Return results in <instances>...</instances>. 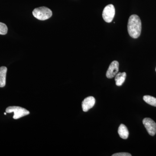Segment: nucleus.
Masks as SVG:
<instances>
[{
	"instance_id": "f03ea898",
	"label": "nucleus",
	"mask_w": 156,
	"mask_h": 156,
	"mask_svg": "<svg viewBox=\"0 0 156 156\" xmlns=\"http://www.w3.org/2000/svg\"><path fill=\"white\" fill-rule=\"evenodd\" d=\"M52 11L47 7H41L36 8L33 11L34 17L41 20L48 19L52 16Z\"/></svg>"
},
{
	"instance_id": "4468645a",
	"label": "nucleus",
	"mask_w": 156,
	"mask_h": 156,
	"mask_svg": "<svg viewBox=\"0 0 156 156\" xmlns=\"http://www.w3.org/2000/svg\"><path fill=\"white\" fill-rule=\"evenodd\" d=\"M4 114H5V115H7V112H5V113H4Z\"/></svg>"
},
{
	"instance_id": "6e6552de",
	"label": "nucleus",
	"mask_w": 156,
	"mask_h": 156,
	"mask_svg": "<svg viewBox=\"0 0 156 156\" xmlns=\"http://www.w3.org/2000/svg\"><path fill=\"white\" fill-rule=\"evenodd\" d=\"M118 133L120 137L123 139H127L129 136V131L128 128L123 124H121L119 127Z\"/></svg>"
},
{
	"instance_id": "0eeeda50",
	"label": "nucleus",
	"mask_w": 156,
	"mask_h": 156,
	"mask_svg": "<svg viewBox=\"0 0 156 156\" xmlns=\"http://www.w3.org/2000/svg\"><path fill=\"white\" fill-rule=\"evenodd\" d=\"M95 99L92 96L86 98L82 102V108L84 112H87L95 105Z\"/></svg>"
},
{
	"instance_id": "7ed1b4c3",
	"label": "nucleus",
	"mask_w": 156,
	"mask_h": 156,
	"mask_svg": "<svg viewBox=\"0 0 156 156\" xmlns=\"http://www.w3.org/2000/svg\"><path fill=\"white\" fill-rule=\"evenodd\" d=\"M7 113L14 112V115L13 119H17L26 115L29 114L30 112L25 108L19 106H10L7 108L6 109Z\"/></svg>"
},
{
	"instance_id": "2eb2a0df",
	"label": "nucleus",
	"mask_w": 156,
	"mask_h": 156,
	"mask_svg": "<svg viewBox=\"0 0 156 156\" xmlns=\"http://www.w3.org/2000/svg\"></svg>"
},
{
	"instance_id": "39448f33",
	"label": "nucleus",
	"mask_w": 156,
	"mask_h": 156,
	"mask_svg": "<svg viewBox=\"0 0 156 156\" xmlns=\"http://www.w3.org/2000/svg\"><path fill=\"white\" fill-rule=\"evenodd\" d=\"M143 123L148 133L151 136H154L156 133V123L150 118H145L143 120Z\"/></svg>"
},
{
	"instance_id": "9d476101",
	"label": "nucleus",
	"mask_w": 156,
	"mask_h": 156,
	"mask_svg": "<svg viewBox=\"0 0 156 156\" xmlns=\"http://www.w3.org/2000/svg\"><path fill=\"white\" fill-rule=\"evenodd\" d=\"M126 73H119L117 74L115 76V81L116 85L117 86H122L123 83L126 80Z\"/></svg>"
},
{
	"instance_id": "1a4fd4ad",
	"label": "nucleus",
	"mask_w": 156,
	"mask_h": 156,
	"mask_svg": "<svg viewBox=\"0 0 156 156\" xmlns=\"http://www.w3.org/2000/svg\"><path fill=\"white\" fill-rule=\"evenodd\" d=\"M7 68L5 66L0 67V87L2 88L6 85V74Z\"/></svg>"
},
{
	"instance_id": "20e7f679",
	"label": "nucleus",
	"mask_w": 156,
	"mask_h": 156,
	"mask_svg": "<svg viewBox=\"0 0 156 156\" xmlns=\"http://www.w3.org/2000/svg\"><path fill=\"white\" fill-rule=\"evenodd\" d=\"M115 10L113 5L110 4L108 5L104 9L102 12V17L106 22H112L115 17Z\"/></svg>"
},
{
	"instance_id": "f8f14e48",
	"label": "nucleus",
	"mask_w": 156,
	"mask_h": 156,
	"mask_svg": "<svg viewBox=\"0 0 156 156\" xmlns=\"http://www.w3.org/2000/svg\"><path fill=\"white\" fill-rule=\"evenodd\" d=\"M8 29L7 25L3 23L0 22V34L5 35L8 32Z\"/></svg>"
},
{
	"instance_id": "423d86ee",
	"label": "nucleus",
	"mask_w": 156,
	"mask_h": 156,
	"mask_svg": "<svg viewBox=\"0 0 156 156\" xmlns=\"http://www.w3.org/2000/svg\"><path fill=\"white\" fill-rule=\"evenodd\" d=\"M119 71V63L117 61L112 62L110 65L106 72V77L108 79H112L116 75Z\"/></svg>"
},
{
	"instance_id": "f257e3e1",
	"label": "nucleus",
	"mask_w": 156,
	"mask_h": 156,
	"mask_svg": "<svg viewBox=\"0 0 156 156\" xmlns=\"http://www.w3.org/2000/svg\"><path fill=\"white\" fill-rule=\"evenodd\" d=\"M141 21L136 14L131 15L128 19V31L129 35L134 39L139 37L141 34Z\"/></svg>"
},
{
	"instance_id": "ddd939ff",
	"label": "nucleus",
	"mask_w": 156,
	"mask_h": 156,
	"mask_svg": "<svg viewBox=\"0 0 156 156\" xmlns=\"http://www.w3.org/2000/svg\"><path fill=\"white\" fill-rule=\"evenodd\" d=\"M112 156H131V154L128 153L122 152L119 153H116L113 154Z\"/></svg>"
},
{
	"instance_id": "9b49d317",
	"label": "nucleus",
	"mask_w": 156,
	"mask_h": 156,
	"mask_svg": "<svg viewBox=\"0 0 156 156\" xmlns=\"http://www.w3.org/2000/svg\"><path fill=\"white\" fill-rule=\"evenodd\" d=\"M143 99L147 103L150 105L156 107V98L150 95H144Z\"/></svg>"
}]
</instances>
